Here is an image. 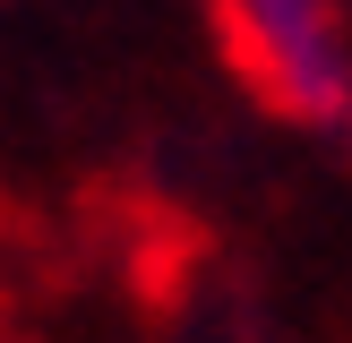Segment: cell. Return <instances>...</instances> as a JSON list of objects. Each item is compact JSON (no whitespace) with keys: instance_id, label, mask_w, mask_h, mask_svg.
Segmentation results:
<instances>
[{"instance_id":"6da1fadb","label":"cell","mask_w":352,"mask_h":343,"mask_svg":"<svg viewBox=\"0 0 352 343\" xmlns=\"http://www.w3.org/2000/svg\"><path fill=\"white\" fill-rule=\"evenodd\" d=\"M241 34V60L292 120H344L352 112V51L336 26V0H223Z\"/></svg>"}]
</instances>
